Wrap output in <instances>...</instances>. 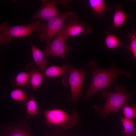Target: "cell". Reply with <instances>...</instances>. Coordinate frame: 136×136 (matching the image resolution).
Listing matches in <instances>:
<instances>
[{
	"label": "cell",
	"instance_id": "cell-4",
	"mask_svg": "<svg viewBox=\"0 0 136 136\" xmlns=\"http://www.w3.org/2000/svg\"><path fill=\"white\" fill-rule=\"evenodd\" d=\"M41 23L37 20L29 24L13 26H8L5 21L0 25V44H6L11 42L13 38L29 36L33 31H37Z\"/></svg>",
	"mask_w": 136,
	"mask_h": 136
},
{
	"label": "cell",
	"instance_id": "cell-18",
	"mask_svg": "<svg viewBox=\"0 0 136 136\" xmlns=\"http://www.w3.org/2000/svg\"><path fill=\"white\" fill-rule=\"evenodd\" d=\"M123 127L122 131L123 136H136V128L134 126L132 119L124 117L120 118Z\"/></svg>",
	"mask_w": 136,
	"mask_h": 136
},
{
	"label": "cell",
	"instance_id": "cell-14",
	"mask_svg": "<svg viewBox=\"0 0 136 136\" xmlns=\"http://www.w3.org/2000/svg\"><path fill=\"white\" fill-rule=\"evenodd\" d=\"M11 83L13 88H30L31 85L29 73L27 71L18 73L12 78Z\"/></svg>",
	"mask_w": 136,
	"mask_h": 136
},
{
	"label": "cell",
	"instance_id": "cell-23",
	"mask_svg": "<svg viewBox=\"0 0 136 136\" xmlns=\"http://www.w3.org/2000/svg\"><path fill=\"white\" fill-rule=\"evenodd\" d=\"M60 127H56L47 133L45 136H73L72 134L66 133Z\"/></svg>",
	"mask_w": 136,
	"mask_h": 136
},
{
	"label": "cell",
	"instance_id": "cell-7",
	"mask_svg": "<svg viewBox=\"0 0 136 136\" xmlns=\"http://www.w3.org/2000/svg\"><path fill=\"white\" fill-rule=\"evenodd\" d=\"M70 66L69 83L71 93L70 100L75 103L79 100L84 79L87 72L84 68L77 69Z\"/></svg>",
	"mask_w": 136,
	"mask_h": 136
},
{
	"label": "cell",
	"instance_id": "cell-15",
	"mask_svg": "<svg viewBox=\"0 0 136 136\" xmlns=\"http://www.w3.org/2000/svg\"><path fill=\"white\" fill-rule=\"evenodd\" d=\"M89 2L92 13L98 17H103L106 12L111 10V8L107 6L103 0H89Z\"/></svg>",
	"mask_w": 136,
	"mask_h": 136
},
{
	"label": "cell",
	"instance_id": "cell-17",
	"mask_svg": "<svg viewBox=\"0 0 136 136\" xmlns=\"http://www.w3.org/2000/svg\"><path fill=\"white\" fill-rule=\"evenodd\" d=\"M70 66L65 65L62 67L52 66L47 69L43 73L48 77H54L69 74Z\"/></svg>",
	"mask_w": 136,
	"mask_h": 136
},
{
	"label": "cell",
	"instance_id": "cell-10",
	"mask_svg": "<svg viewBox=\"0 0 136 136\" xmlns=\"http://www.w3.org/2000/svg\"><path fill=\"white\" fill-rule=\"evenodd\" d=\"M1 127L0 136H33L29 125L24 119L11 124H3Z\"/></svg>",
	"mask_w": 136,
	"mask_h": 136
},
{
	"label": "cell",
	"instance_id": "cell-11",
	"mask_svg": "<svg viewBox=\"0 0 136 136\" xmlns=\"http://www.w3.org/2000/svg\"><path fill=\"white\" fill-rule=\"evenodd\" d=\"M31 50L34 62L38 69L41 72L44 71L48 64V59L45 57L42 50L33 44L30 38Z\"/></svg>",
	"mask_w": 136,
	"mask_h": 136
},
{
	"label": "cell",
	"instance_id": "cell-5",
	"mask_svg": "<svg viewBox=\"0 0 136 136\" xmlns=\"http://www.w3.org/2000/svg\"><path fill=\"white\" fill-rule=\"evenodd\" d=\"M74 15V13L72 12H62L48 21L47 24L41 23L36 31L39 33L38 36L41 42L45 41L46 43L50 42L52 37L62 28L66 20Z\"/></svg>",
	"mask_w": 136,
	"mask_h": 136
},
{
	"label": "cell",
	"instance_id": "cell-8",
	"mask_svg": "<svg viewBox=\"0 0 136 136\" xmlns=\"http://www.w3.org/2000/svg\"><path fill=\"white\" fill-rule=\"evenodd\" d=\"M68 19V23L64 24L61 28L67 40L69 37L77 36L82 33L88 34L91 32V27L87 23L80 21L76 15L72 16Z\"/></svg>",
	"mask_w": 136,
	"mask_h": 136
},
{
	"label": "cell",
	"instance_id": "cell-21",
	"mask_svg": "<svg viewBox=\"0 0 136 136\" xmlns=\"http://www.w3.org/2000/svg\"><path fill=\"white\" fill-rule=\"evenodd\" d=\"M128 38L130 43L127 47L136 60V30L132 28L128 33Z\"/></svg>",
	"mask_w": 136,
	"mask_h": 136
},
{
	"label": "cell",
	"instance_id": "cell-6",
	"mask_svg": "<svg viewBox=\"0 0 136 136\" xmlns=\"http://www.w3.org/2000/svg\"><path fill=\"white\" fill-rule=\"evenodd\" d=\"M67 41L61 29L54 39L47 43L45 48L42 50L45 57L49 58L51 56L59 57L66 61L65 54L72 49L66 43Z\"/></svg>",
	"mask_w": 136,
	"mask_h": 136
},
{
	"label": "cell",
	"instance_id": "cell-1",
	"mask_svg": "<svg viewBox=\"0 0 136 136\" xmlns=\"http://www.w3.org/2000/svg\"><path fill=\"white\" fill-rule=\"evenodd\" d=\"M97 64V62L92 60L88 64V66L92 69V80L90 87L86 92L84 100H87L92 95L103 90H110L111 83L117 76L124 75L129 77L130 76L128 72L117 68L113 62L111 67L106 69L98 68Z\"/></svg>",
	"mask_w": 136,
	"mask_h": 136
},
{
	"label": "cell",
	"instance_id": "cell-12",
	"mask_svg": "<svg viewBox=\"0 0 136 136\" xmlns=\"http://www.w3.org/2000/svg\"><path fill=\"white\" fill-rule=\"evenodd\" d=\"M26 69L29 74L31 85L35 90L43 82L44 75L32 63H29L27 65Z\"/></svg>",
	"mask_w": 136,
	"mask_h": 136
},
{
	"label": "cell",
	"instance_id": "cell-2",
	"mask_svg": "<svg viewBox=\"0 0 136 136\" xmlns=\"http://www.w3.org/2000/svg\"><path fill=\"white\" fill-rule=\"evenodd\" d=\"M124 85H117L114 88L115 92L104 91L103 97L106 99V102L103 107L95 105L93 107L96 113L106 119L107 115L112 113H117L125 106L132 95L131 92H126Z\"/></svg>",
	"mask_w": 136,
	"mask_h": 136
},
{
	"label": "cell",
	"instance_id": "cell-16",
	"mask_svg": "<svg viewBox=\"0 0 136 136\" xmlns=\"http://www.w3.org/2000/svg\"><path fill=\"white\" fill-rule=\"evenodd\" d=\"M105 33V43L109 49L113 50L119 47H124V43L120 38L111 33L109 31H106Z\"/></svg>",
	"mask_w": 136,
	"mask_h": 136
},
{
	"label": "cell",
	"instance_id": "cell-19",
	"mask_svg": "<svg viewBox=\"0 0 136 136\" xmlns=\"http://www.w3.org/2000/svg\"><path fill=\"white\" fill-rule=\"evenodd\" d=\"M24 105L26 108V118L39 114L38 104L35 99L34 95L30 97Z\"/></svg>",
	"mask_w": 136,
	"mask_h": 136
},
{
	"label": "cell",
	"instance_id": "cell-20",
	"mask_svg": "<svg viewBox=\"0 0 136 136\" xmlns=\"http://www.w3.org/2000/svg\"><path fill=\"white\" fill-rule=\"evenodd\" d=\"M10 96L13 100L18 101H22L24 105L30 97L21 89L17 88L12 91L10 92Z\"/></svg>",
	"mask_w": 136,
	"mask_h": 136
},
{
	"label": "cell",
	"instance_id": "cell-3",
	"mask_svg": "<svg viewBox=\"0 0 136 136\" xmlns=\"http://www.w3.org/2000/svg\"><path fill=\"white\" fill-rule=\"evenodd\" d=\"M43 115L46 125L56 126L63 129L73 128L79 121L78 113L75 111L69 114L61 109L54 108L45 110Z\"/></svg>",
	"mask_w": 136,
	"mask_h": 136
},
{
	"label": "cell",
	"instance_id": "cell-13",
	"mask_svg": "<svg viewBox=\"0 0 136 136\" xmlns=\"http://www.w3.org/2000/svg\"><path fill=\"white\" fill-rule=\"evenodd\" d=\"M122 5L120 4L115 5V11L113 19V24L111 26L112 29H116L121 26L126 20L130 17L128 14L125 13L122 9Z\"/></svg>",
	"mask_w": 136,
	"mask_h": 136
},
{
	"label": "cell",
	"instance_id": "cell-9",
	"mask_svg": "<svg viewBox=\"0 0 136 136\" xmlns=\"http://www.w3.org/2000/svg\"><path fill=\"white\" fill-rule=\"evenodd\" d=\"M43 5L39 10L30 19V20L40 19L48 20L58 16L61 12L56 7L57 4L65 5L66 0H41Z\"/></svg>",
	"mask_w": 136,
	"mask_h": 136
},
{
	"label": "cell",
	"instance_id": "cell-22",
	"mask_svg": "<svg viewBox=\"0 0 136 136\" xmlns=\"http://www.w3.org/2000/svg\"><path fill=\"white\" fill-rule=\"evenodd\" d=\"M127 105L123 108V112L124 117L132 119L136 118V104H133L130 106Z\"/></svg>",
	"mask_w": 136,
	"mask_h": 136
}]
</instances>
